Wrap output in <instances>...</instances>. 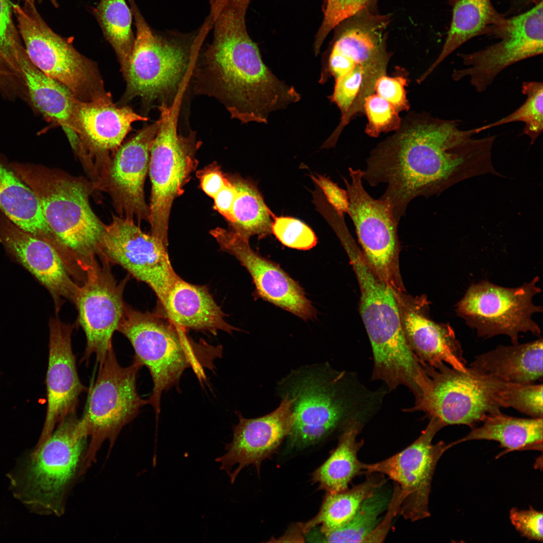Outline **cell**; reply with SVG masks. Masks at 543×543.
Returning a JSON list of instances; mask_svg holds the SVG:
<instances>
[{
  "mask_svg": "<svg viewBox=\"0 0 543 543\" xmlns=\"http://www.w3.org/2000/svg\"><path fill=\"white\" fill-rule=\"evenodd\" d=\"M395 485L393 493L387 509V515L380 521L364 542H381L385 539L393 518L399 513L401 505L399 487L396 483Z\"/></svg>",
  "mask_w": 543,
  "mask_h": 543,
  "instance_id": "obj_48",
  "label": "cell"
},
{
  "mask_svg": "<svg viewBox=\"0 0 543 543\" xmlns=\"http://www.w3.org/2000/svg\"><path fill=\"white\" fill-rule=\"evenodd\" d=\"M251 1L208 0L213 40L197 56L189 90L215 99L242 124H266L272 113L301 97L265 64L248 35L245 18Z\"/></svg>",
  "mask_w": 543,
  "mask_h": 543,
  "instance_id": "obj_2",
  "label": "cell"
},
{
  "mask_svg": "<svg viewBox=\"0 0 543 543\" xmlns=\"http://www.w3.org/2000/svg\"><path fill=\"white\" fill-rule=\"evenodd\" d=\"M73 325L58 318L49 321V341L45 384L47 405L44 425L35 447L42 444L56 427L69 415L76 412L79 397L87 391L78 377L76 358L71 345Z\"/></svg>",
  "mask_w": 543,
  "mask_h": 543,
  "instance_id": "obj_23",
  "label": "cell"
},
{
  "mask_svg": "<svg viewBox=\"0 0 543 543\" xmlns=\"http://www.w3.org/2000/svg\"><path fill=\"white\" fill-rule=\"evenodd\" d=\"M0 211L14 224L59 250L61 244L48 225L33 191L0 154Z\"/></svg>",
  "mask_w": 543,
  "mask_h": 543,
  "instance_id": "obj_28",
  "label": "cell"
},
{
  "mask_svg": "<svg viewBox=\"0 0 543 543\" xmlns=\"http://www.w3.org/2000/svg\"><path fill=\"white\" fill-rule=\"evenodd\" d=\"M4 72H5L3 71V69L0 67V82H1V80H2L3 76H4V74H5Z\"/></svg>",
  "mask_w": 543,
  "mask_h": 543,
  "instance_id": "obj_50",
  "label": "cell"
},
{
  "mask_svg": "<svg viewBox=\"0 0 543 543\" xmlns=\"http://www.w3.org/2000/svg\"><path fill=\"white\" fill-rule=\"evenodd\" d=\"M128 106L118 107L110 95L97 100L79 101L75 115V131L88 155H96L97 162L105 153L116 150L137 121H147Z\"/></svg>",
  "mask_w": 543,
  "mask_h": 543,
  "instance_id": "obj_25",
  "label": "cell"
},
{
  "mask_svg": "<svg viewBox=\"0 0 543 543\" xmlns=\"http://www.w3.org/2000/svg\"><path fill=\"white\" fill-rule=\"evenodd\" d=\"M167 246L143 232L134 220L113 215L105 225L98 256L118 264L138 281L147 284L162 305L179 277L170 262Z\"/></svg>",
  "mask_w": 543,
  "mask_h": 543,
  "instance_id": "obj_17",
  "label": "cell"
},
{
  "mask_svg": "<svg viewBox=\"0 0 543 543\" xmlns=\"http://www.w3.org/2000/svg\"><path fill=\"white\" fill-rule=\"evenodd\" d=\"M468 368L478 375L506 383L533 384L542 377V339L498 346L476 356Z\"/></svg>",
  "mask_w": 543,
  "mask_h": 543,
  "instance_id": "obj_29",
  "label": "cell"
},
{
  "mask_svg": "<svg viewBox=\"0 0 543 543\" xmlns=\"http://www.w3.org/2000/svg\"><path fill=\"white\" fill-rule=\"evenodd\" d=\"M500 40L485 48L460 54L464 67L455 69V81L467 78L478 93L484 92L508 66L542 53V1L529 10L506 18L493 34Z\"/></svg>",
  "mask_w": 543,
  "mask_h": 543,
  "instance_id": "obj_14",
  "label": "cell"
},
{
  "mask_svg": "<svg viewBox=\"0 0 543 543\" xmlns=\"http://www.w3.org/2000/svg\"><path fill=\"white\" fill-rule=\"evenodd\" d=\"M377 490L361 504L352 518L343 526L321 533L313 528L305 535L309 541L327 542H364L387 510L392 495L389 491Z\"/></svg>",
  "mask_w": 543,
  "mask_h": 543,
  "instance_id": "obj_36",
  "label": "cell"
},
{
  "mask_svg": "<svg viewBox=\"0 0 543 543\" xmlns=\"http://www.w3.org/2000/svg\"><path fill=\"white\" fill-rule=\"evenodd\" d=\"M364 111L368 120L365 132L371 137L395 131L401 125L402 120L399 113L390 103L375 93L366 98Z\"/></svg>",
  "mask_w": 543,
  "mask_h": 543,
  "instance_id": "obj_41",
  "label": "cell"
},
{
  "mask_svg": "<svg viewBox=\"0 0 543 543\" xmlns=\"http://www.w3.org/2000/svg\"><path fill=\"white\" fill-rule=\"evenodd\" d=\"M136 36L126 77L123 102L141 99L147 111L152 107L182 103L189 93L194 64L210 24L205 21L196 33L157 32L148 24L134 0H128Z\"/></svg>",
  "mask_w": 543,
  "mask_h": 543,
  "instance_id": "obj_4",
  "label": "cell"
},
{
  "mask_svg": "<svg viewBox=\"0 0 543 543\" xmlns=\"http://www.w3.org/2000/svg\"><path fill=\"white\" fill-rule=\"evenodd\" d=\"M12 3L0 0V60L11 65L16 54L24 47L13 20Z\"/></svg>",
  "mask_w": 543,
  "mask_h": 543,
  "instance_id": "obj_43",
  "label": "cell"
},
{
  "mask_svg": "<svg viewBox=\"0 0 543 543\" xmlns=\"http://www.w3.org/2000/svg\"><path fill=\"white\" fill-rule=\"evenodd\" d=\"M272 232L282 244L291 248L309 250L317 243L313 231L302 221L291 217L275 216Z\"/></svg>",
  "mask_w": 543,
  "mask_h": 543,
  "instance_id": "obj_42",
  "label": "cell"
},
{
  "mask_svg": "<svg viewBox=\"0 0 543 543\" xmlns=\"http://www.w3.org/2000/svg\"><path fill=\"white\" fill-rule=\"evenodd\" d=\"M117 331L132 344L134 360L150 372L153 387L147 401L157 415L163 392L176 384L186 369L192 368L199 378L204 379V369H213L214 360L222 354V346L192 340L166 316L125 304Z\"/></svg>",
  "mask_w": 543,
  "mask_h": 543,
  "instance_id": "obj_7",
  "label": "cell"
},
{
  "mask_svg": "<svg viewBox=\"0 0 543 543\" xmlns=\"http://www.w3.org/2000/svg\"><path fill=\"white\" fill-rule=\"evenodd\" d=\"M424 370L414 397V405L406 412H422L444 426L466 425L471 427L488 415L500 411L498 392L502 381L463 372L442 363L435 367L421 362Z\"/></svg>",
  "mask_w": 543,
  "mask_h": 543,
  "instance_id": "obj_10",
  "label": "cell"
},
{
  "mask_svg": "<svg viewBox=\"0 0 543 543\" xmlns=\"http://www.w3.org/2000/svg\"><path fill=\"white\" fill-rule=\"evenodd\" d=\"M93 13L117 55L125 78L135 38L131 28V9L125 0H101Z\"/></svg>",
  "mask_w": 543,
  "mask_h": 543,
  "instance_id": "obj_37",
  "label": "cell"
},
{
  "mask_svg": "<svg viewBox=\"0 0 543 543\" xmlns=\"http://www.w3.org/2000/svg\"><path fill=\"white\" fill-rule=\"evenodd\" d=\"M162 306L166 316L185 331L216 334L219 330L230 334L237 330L225 321V314L206 286L192 284L180 277L171 287Z\"/></svg>",
  "mask_w": 543,
  "mask_h": 543,
  "instance_id": "obj_27",
  "label": "cell"
},
{
  "mask_svg": "<svg viewBox=\"0 0 543 543\" xmlns=\"http://www.w3.org/2000/svg\"><path fill=\"white\" fill-rule=\"evenodd\" d=\"M160 119L141 129L116 151L110 160L99 187L111 196L120 216L140 223L148 220L149 207L144 185L149 169L151 148Z\"/></svg>",
  "mask_w": 543,
  "mask_h": 543,
  "instance_id": "obj_20",
  "label": "cell"
},
{
  "mask_svg": "<svg viewBox=\"0 0 543 543\" xmlns=\"http://www.w3.org/2000/svg\"><path fill=\"white\" fill-rule=\"evenodd\" d=\"M87 438L76 412L69 415L7 474L13 497L32 513L63 515L70 492L83 476Z\"/></svg>",
  "mask_w": 543,
  "mask_h": 543,
  "instance_id": "obj_5",
  "label": "cell"
},
{
  "mask_svg": "<svg viewBox=\"0 0 543 543\" xmlns=\"http://www.w3.org/2000/svg\"><path fill=\"white\" fill-rule=\"evenodd\" d=\"M362 483L351 488L336 493H326L318 514L312 519L299 523L303 534L321 524L316 529L325 533L338 529L348 522L355 515L362 503L372 496L386 482L384 475L378 473H367Z\"/></svg>",
  "mask_w": 543,
  "mask_h": 543,
  "instance_id": "obj_33",
  "label": "cell"
},
{
  "mask_svg": "<svg viewBox=\"0 0 543 543\" xmlns=\"http://www.w3.org/2000/svg\"><path fill=\"white\" fill-rule=\"evenodd\" d=\"M479 427H471L464 437L448 445L476 440L496 441L504 449L498 457L509 452L542 450V417L529 419L510 416L501 411L487 415Z\"/></svg>",
  "mask_w": 543,
  "mask_h": 543,
  "instance_id": "obj_32",
  "label": "cell"
},
{
  "mask_svg": "<svg viewBox=\"0 0 543 543\" xmlns=\"http://www.w3.org/2000/svg\"><path fill=\"white\" fill-rule=\"evenodd\" d=\"M100 260L101 264L98 262L86 271L73 303L86 339L81 361L88 363L92 354H95L97 361L101 364L113 348L112 337L123 314L126 280L118 283L109 262L104 258Z\"/></svg>",
  "mask_w": 543,
  "mask_h": 543,
  "instance_id": "obj_19",
  "label": "cell"
},
{
  "mask_svg": "<svg viewBox=\"0 0 543 543\" xmlns=\"http://www.w3.org/2000/svg\"><path fill=\"white\" fill-rule=\"evenodd\" d=\"M359 284L360 313L373 355L372 381L389 392L400 386L415 389L422 366L405 337L395 289L379 277L356 246L346 250Z\"/></svg>",
  "mask_w": 543,
  "mask_h": 543,
  "instance_id": "obj_6",
  "label": "cell"
},
{
  "mask_svg": "<svg viewBox=\"0 0 543 543\" xmlns=\"http://www.w3.org/2000/svg\"><path fill=\"white\" fill-rule=\"evenodd\" d=\"M377 0H326L323 7V18L315 36L313 44L315 55L328 35L343 21L360 11L372 9Z\"/></svg>",
  "mask_w": 543,
  "mask_h": 543,
  "instance_id": "obj_40",
  "label": "cell"
},
{
  "mask_svg": "<svg viewBox=\"0 0 543 543\" xmlns=\"http://www.w3.org/2000/svg\"><path fill=\"white\" fill-rule=\"evenodd\" d=\"M363 428L353 425L340 433L336 448L312 475L313 482L318 483L319 489L331 493L344 490L356 476L364 472V463L358 458L364 442L357 439Z\"/></svg>",
  "mask_w": 543,
  "mask_h": 543,
  "instance_id": "obj_34",
  "label": "cell"
},
{
  "mask_svg": "<svg viewBox=\"0 0 543 543\" xmlns=\"http://www.w3.org/2000/svg\"><path fill=\"white\" fill-rule=\"evenodd\" d=\"M296 378L287 394L294 399L296 416L289 442L298 448L317 443L336 430L341 433L353 425L364 427L381 410L389 393L386 387L370 389L354 372L329 367Z\"/></svg>",
  "mask_w": 543,
  "mask_h": 543,
  "instance_id": "obj_3",
  "label": "cell"
},
{
  "mask_svg": "<svg viewBox=\"0 0 543 543\" xmlns=\"http://www.w3.org/2000/svg\"><path fill=\"white\" fill-rule=\"evenodd\" d=\"M460 126L459 120L410 115L371 151L363 179L372 187L386 185L380 199L398 222L417 197L438 195L472 177L499 175L492 162L496 136L476 138L477 128Z\"/></svg>",
  "mask_w": 543,
  "mask_h": 543,
  "instance_id": "obj_1",
  "label": "cell"
},
{
  "mask_svg": "<svg viewBox=\"0 0 543 543\" xmlns=\"http://www.w3.org/2000/svg\"><path fill=\"white\" fill-rule=\"evenodd\" d=\"M294 401L286 394L279 406L266 415L247 419L239 414V422L233 427L232 440L226 444L225 454L215 459L231 484L248 465H253L259 474L262 462L270 458L288 436L296 419Z\"/></svg>",
  "mask_w": 543,
  "mask_h": 543,
  "instance_id": "obj_21",
  "label": "cell"
},
{
  "mask_svg": "<svg viewBox=\"0 0 543 543\" xmlns=\"http://www.w3.org/2000/svg\"><path fill=\"white\" fill-rule=\"evenodd\" d=\"M501 407H511L532 418L542 417V385L502 382L498 392Z\"/></svg>",
  "mask_w": 543,
  "mask_h": 543,
  "instance_id": "obj_39",
  "label": "cell"
},
{
  "mask_svg": "<svg viewBox=\"0 0 543 543\" xmlns=\"http://www.w3.org/2000/svg\"><path fill=\"white\" fill-rule=\"evenodd\" d=\"M542 512L531 506L528 509L512 508L509 512V519L515 529L524 537L529 540L542 542Z\"/></svg>",
  "mask_w": 543,
  "mask_h": 543,
  "instance_id": "obj_45",
  "label": "cell"
},
{
  "mask_svg": "<svg viewBox=\"0 0 543 543\" xmlns=\"http://www.w3.org/2000/svg\"><path fill=\"white\" fill-rule=\"evenodd\" d=\"M400 309L405 337L420 362L433 367L444 363L459 371H467L461 345L449 323H437L400 305Z\"/></svg>",
  "mask_w": 543,
  "mask_h": 543,
  "instance_id": "obj_26",
  "label": "cell"
},
{
  "mask_svg": "<svg viewBox=\"0 0 543 543\" xmlns=\"http://www.w3.org/2000/svg\"><path fill=\"white\" fill-rule=\"evenodd\" d=\"M522 93L526 97L524 103L510 115L496 122L477 128L479 133L502 125L515 122L524 124L523 134L533 143L543 130V84L539 81H523Z\"/></svg>",
  "mask_w": 543,
  "mask_h": 543,
  "instance_id": "obj_38",
  "label": "cell"
},
{
  "mask_svg": "<svg viewBox=\"0 0 543 543\" xmlns=\"http://www.w3.org/2000/svg\"><path fill=\"white\" fill-rule=\"evenodd\" d=\"M230 179L237 190L229 223L231 229L248 239L252 236L263 238L271 234L275 215L257 186L239 176Z\"/></svg>",
  "mask_w": 543,
  "mask_h": 543,
  "instance_id": "obj_35",
  "label": "cell"
},
{
  "mask_svg": "<svg viewBox=\"0 0 543 543\" xmlns=\"http://www.w3.org/2000/svg\"><path fill=\"white\" fill-rule=\"evenodd\" d=\"M537 276L522 286L508 288L487 281L473 284L456 305L457 315L480 337L505 335L513 344L518 343L519 334L530 332L539 336L541 330L532 319L542 308L533 304L541 292Z\"/></svg>",
  "mask_w": 543,
  "mask_h": 543,
  "instance_id": "obj_13",
  "label": "cell"
},
{
  "mask_svg": "<svg viewBox=\"0 0 543 543\" xmlns=\"http://www.w3.org/2000/svg\"><path fill=\"white\" fill-rule=\"evenodd\" d=\"M142 366L134 360L127 367H121L113 348L100 364L97 380L88 395L80 423L89 438L84 460L82 474L96 462L104 442L113 448L121 430L138 415L148 404L138 393L136 379Z\"/></svg>",
  "mask_w": 543,
  "mask_h": 543,
  "instance_id": "obj_11",
  "label": "cell"
},
{
  "mask_svg": "<svg viewBox=\"0 0 543 543\" xmlns=\"http://www.w3.org/2000/svg\"><path fill=\"white\" fill-rule=\"evenodd\" d=\"M451 21L438 56L420 77L424 80L441 62L470 39L483 34L492 35L506 18L494 8L491 0H452Z\"/></svg>",
  "mask_w": 543,
  "mask_h": 543,
  "instance_id": "obj_31",
  "label": "cell"
},
{
  "mask_svg": "<svg viewBox=\"0 0 543 543\" xmlns=\"http://www.w3.org/2000/svg\"><path fill=\"white\" fill-rule=\"evenodd\" d=\"M391 16L365 9L340 23L328 56L322 61L319 82L329 76L335 80L361 65L370 83L386 74L390 54L386 47V29Z\"/></svg>",
  "mask_w": 543,
  "mask_h": 543,
  "instance_id": "obj_18",
  "label": "cell"
},
{
  "mask_svg": "<svg viewBox=\"0 0 543 543\" xmlns=\"http://www.w3.org/2000/svg\"><path fill=\"white\" fill-rule=\"evenodd\" d=\"M12 7L26 53L36 67L64 84L80 101L88 102L110 94L97 64L50 29L34 0L25 2L23 7L12 3Z\"/></svg>",
  "mask_w": 543,
  "mask_h": 543,
  "instance_id": "obj_12",
  "label": "cell"
},
{
  "mask_svg": "<svg viewBox=\"0 0 543 543\" xmlns=\"http://www.w3.org/2000/svg\"><path fill=\"white\" fill-rule=\"evenodd\" d=\"M237 194L236 188L229 179L228 183L213 198L214 208L222 215L229 223L231 221V211Z\"/></svg>",
  "mask_w": 543,
  "mask_h": 543,
  "instance_id": "obj_49",
  "label": "cell"
},
{
  "mask_svg": "<svg viewBox=\"0 0 543 543\" xmlns=\"http://www.w3.org/2000/svg\"><path fill=\"white\" fill-rule=\"evenodd\" d=\"M34 192L50 228L81 271L98 261L105 225L92 210V188L83 180L55 169L30 163L10 162Z\"/></svg>",
  "mask_w": 543,
  "mask_h": 543,
  "instance_id": "obj_8",
  "label": "cell"
},
{
  "mask_svg": "<svg viewBox=\"0 0 543 543\" xmlns=\"http://www.w3.org/2000/svg\"><path fill=\"white\" fill-rule=\"evenodd\" d=\"M407 81L403 76L382 75L376 81L374 93L390 103L398 113L408 111L410 105L405 90Z\"/></svg>",
  "mask_w": 543,
  "mask_h": 543,
  "instance_id": "obj_44",
  "label": "cell"
},
{
  "mask_svg": "<svg viewBox=\"0 0 543 543\" xmlns=\"http://www.w3.org/2000/svg\"><path fill=\"white\" fill-rule=\"evenodd\" d=\"M15 68L21 72L33 106L48 121L63 130L75 131L78 100L64 84L45 74L29 59L25 49L15 57Z\"/></svg>",
  "mask_w": 543,
  "mask_h": 543,
  "instance_id": "obj_30",
  "label": "cell"
},
{
  "mask_svg": "<svg viewBox=\"0 0 543 543\" xmlns=\"http://www.w3.org/2000/svg\"><path fill=\"white\" fill-rule=\"evenodd\" d=\"M517 1H519L520 2H522V3H525V2L527 3L528 2H530L531 0H517Z\"/></svg>",
  "mask_w": 543,
  "mask_h": 543,
  "instance_id": "obj_52",
  "label": "cell"
},
{
  "mask_svg": "<svg viewBox=\"0 0 543 543\" xmlns=\"http://www.w3.org/2000/svg\"><path fill=\"white\" fill-rule=\"evenodd\" d=\"M311 177L322 191L328 203L339 215L347 213L348 199L346 190L340 188L328 177L319 174Z\"/></svg>",
  "mask_w": 543,
  "mask_h": 543,
  "instance_id": "obj_46",
  "label": "cell"
},
{
  "mask_svg": "<svg viewBox=\"0 0 543 543\" xmlns=\"http://www.w3.org/2000/svg\"><path fill=\"white\" fill-rule=\"evenodd\" d=\"M49 1H50V2H51V3H52V4H53V5H54V6H55V7H58V3H57V1H56V0H49Z\"/></svg>",
  "mask_w": 543,
  "mask_h": 543,
  "instance_id": "obj_51",
  "label": "cell"
},
{
  "mask_svg": "<svg viewBox=\"0 0 543 543\" xmlns=\"http://www.w3.org/2000/svg\"><path fill=\"white\" fill-rule=\"evenodd\" d=\"M210 233L222 250L245 267L261 298L304 320L315 316L316 310L300 285L279 265L253 250L248 238L220 227Z\"/></svg>",
  "mask_w": 543,
  "mask_h": 543,
  "instance_id": "obj_22",
  "label": "cell"
},
{
  "mask_svg": "<svg viewBox=\"0 0 543 543\" xmlns=\"http://www.w3.org/2000/svg\"><path fill=\"white\" fill-rule=\"evenodd\" d=\"M203 191L213 198L228 183L226 177L216 163H213L197 172Z\"/></svg>",
  "mask_w": 543,
  "mask_h": 543,
  "instance_id": "obj_47",
  "label": "cell"
},
{
  "mask_svg": "<svg viewBox=\"0 0 543 543\" xmlns=\"http://www.w3.org/2000/svg\"><path fill=\"white\" fill-rule=\"evenodd\" d=\"M181 105L158 107L160 125L150 154L148 172L151 183L149 223L151 234L168 245V230L171 207L184 192L198 161L196 153L202 145L196 133H178Z\"/></svg>",
  "mask_w": 543,
  "mask_h": 543,
  "instance_id": "obj_9",
  "label": "cell"
},
{
  "mask_svg": "<svg viewBox=\"0 0 543 543\" xmlns=\"http://www.w3.org/2000/svg\"><path fill=\"white\" fill-rule=\"evenodd\" d=\"M429 420L418 437L406 448L381 461L364 464L365 473L386 475L398 485L401 500L398 514L411 521L430 516L432 478L439 460L449 449L443 441L432 443L433 437L444 426L436 418Z\"/></svg>",
  "mask_w": 543,
  "mask_h": 543,
  "instance_id": "obj_15",
  "label": "cell"
},
{
  "mask_svg": "<svg viewBox=\"0 0 543 543\" xmlns=\"http://www.w3.org/2000/svg\"><path fill=\"white\" fill-rule=\"evenodd\" d=\"M30 1V0H25V2H29V1Z\"/></svg>",
  "mask_w": 543,
  "mask_h": 543,
  "instance_id": "obj_53",
  "label": "cell"
},
{
  "mask_svg": "<svg viewBox=\"0 0 543 543\" xmlns=\"http://www.w3.org/2000/svg\"><path fill=\"white\" fill-rule=\"evenodd\" d=\"M350 182L343 178L348 199L347 213L354 226L362 253L374 272L399 289L398 222L389 205L373 198L363 184V170L348 169Z\"/></svg>",
  "mask_w": 543,
  "mask_h": 543,
  "instance_id": "obj_16",
  "label": "cell"
},
{
  "mask_svg": "<svg viewBox=\"0 0 543 543\" xmlns=\"http://www.w3.org/2000/svg\"><path fill=\"white\" fill-rule=\"evenodd\" d=\"M0 243L7 254L49 292L57 312L65 298L73 302L79 286L62 255L49 243L20 229L0 212Z\"/></svg>",
  "mask_w": 543,
  "mask_h": 543,
  "instance_id": "obj_24",
  "label": "cell"
}]
</instances>
